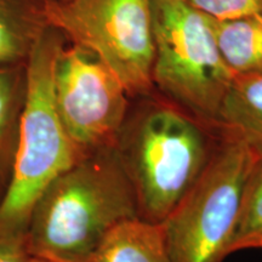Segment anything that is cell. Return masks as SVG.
Returning <instances> with one entry per match:
<instances>
[{"instance_id": "cell-16", "label": "cell", "mask_w": 262, "mask_h": 262, "mask_svg": "<svg viewBox=\"0 0 262 262\" xmlns=\"http://www.w3.org/2000/svg\"><path fill=\"white\" fill-rule=\"evenodd\" d=\"M25 262H54V261L48 260V258H44L40 256H35V255H28V257L26 258Z\"/></svg>"}, {"instance_id": "cell-7", "label": "cell", "mask_w": 262, "mask_h": 262, "mask_svg": "<svg viewBox=\"0 0 262 262\" xmlns=\"http://www.w3.org/2000/svg\"><path fill=\"white\" fill-rule=\"evenodd\" d=\"M54 96L79 157L114 145L129 113V94L96 54L66 42L55 64Z\"/></svg>"}, {"instance_id": "cell-11", "label": "cell", "mask_w": 262, "mask_h": 262, "mask_svg": "<svg viewBox=\"0 0 262 262\" xmlns=\"http://www.w3.org/2000/svg\"><path fill=\"white\" fill-rule=\"evenodd\" d=\"M90 262H169L162 224L136 217L113 228Z\"/></svg>"}, {"instance_id": "cell-13", "label": "cell", "mask_w": 262, "mask_h": 262, "mask_svg": "<svg viewBox=\"0 0 262 262\" xmlns=\"http://www.w3.org/2000/svg\"><path fill=\"white\" fill-rule=\"evenodd\" d=\"M248 249H262V158L245 183L228 254Z\"/></svg>"}, {"instance_id": "cell-6", "label": "cell", "mask_w": 262, "mask_h": 262, "mask_svg": "<svg viewBox=\"0 0 262 262\" xmlns=\"http://www.w3.org/2000/svg\"><path fill=\"white\" fill-rule=\"evenodd\" d=\"M45 17L67 41L96 54L129 96L155 88L152 0H47Z\"/></svg>"}, {"instance_id": "cell-4", "label": "cell", "mask_w": 262, "mask_h": 262, "mask_svg": "<svg viewBox=\"0 0 262 262\" xmlns=\"http://www.w3.org/2000/svg\"><path fill=\"white\" fill-rule=\"evenodd\" d=\"M153 84L170 101L215 125L234 74L222 58L212 17L182 0H152Z\"/></svg>"}, {"instance_id": "cell-14", "label": "cell", "mask_w": 262, "mask_h": 262, "mask_svg": "<svg viewBox=\"0 0 262 262\" xmlns=\"http://www.w3.org/2000/svg\"><path fill=\"white\" fill-rule=\"evenodd\" d=\"M215 19H231L262 12V0H182Z\"/></svg>"}, {"instance_id": "cell-15", "label": "cell", "mask_w": 262, "mask_h": 262, "mask_svg": "<svg viewBox=\"0 0 262 262\" xmlns=\"http://www.w3.org/2000/svg\"><path fill=\"white\" fill-rule=\"evenodd\" d=\"M28 255L27 232L0 225V262H25Z\"/></svg>"}, {"instance_id": "cell-10", "label": "cell", "mask_w": 262, "mask_h": 262, "mask_svg": "<svg viewBox=\"0 0 262 262\" xmlns=\"http://www.w3.org/2000/svg\"><path fill=\"white\" fill-rule=\"evenodd\" d=\"M47 0H0V67L26 66L48 26Z\"/></svg>"}, {"instance_id": "cell-1", "label": "cell", "mask_w": 262, "mask_h": 262, "mask_svg": "<svg viewBox=\"0 0 262 262\" xmlns=\"http://www.w3.org/2000/svg\"><path fill=\"white\" fill-rule=\"evenodd\" d=\"M139 217L136 196L114 145L80 157L42 189L27 226L29 255L90 262L107 234Z\"/></svg>"}, {"instance_id": "cell-3", "label": "cell", "mask_w": 262, "mask_h": 262, "mask_svg": "<svg viewBox=\"0 0 262 262\" xmlns=\"http://www.w3.org/2000/svg\"><path fill=\"white\" fill-rule=\"evenodd\" d=\"M67 39L52 26L42 29L27 62V95L11 187L0 206L3 227L27 232L29 215L49 182L80 158L58 118L55 64Z\"/></svg>"}, {"instance_id": "cell-8", "label": "cell", "mask_w": 262, "mask_h": 262, "mask_svg": "<svg viewBox=\"0 0 262 262\" xmlns=\"http://www.w3.org/2000/svg\"><path fill=\"white\" fill-rule=\"evenodd\" d=\"M215 126L243 141L262 158V72L234 75Z\"/></svg>"}, {"instance_id": "cell-2", "label": "cell", "mask_w": 262, "mask_h": 262, "mask_svg": "<svg viewBox=\"0 0 262 262\" xmlns=\"http://www.w3.org/2000/svg\"><path fill=\"white\" fill-rule=\"evenodd\" d=\"M221 131L169 102L127 113L114 148L135 192L139 217L162 224L204 171Z\"/></svg>"}, {"instance_id": "cell-9", "label": "cell", "mask_w": 262, "mask_h": 262, "mask_svg": "<svg viewBox=\"0 0 262 262\" xmlns=\"http://www.w3.org/2000/svg\"><path fill=\"white\" fill-rule=\"evenodd\" d=\"M27 95V64L0 67V206L14 179Z\"/></svg>"}, {"instance_id": "cell-5", "label": "cell", "mask_w": 262, "mask_h": 262, "mask_svg": "<svg viewBox=\"0 0 262 262\" xmlns=\"http://www.w3.org/2000/svg\"><path fill=\"white\" fill-rule=\"evenodd\" d=\"M258 159L247 143L221 131L204 171L162 222L169 262H222L228 256L245 183Z\"/></svg>"}, {"instance_id": "cell-12", "label": "cell", "mask_w": 262, "mask_h": 262, "mask_svg": "<svg viewBox=\"0 0 262 262\" xmlns=\"http://www.w3.org/2000/svg\"><path fill=\"white\" fill-rule=\"evenodd\" d=\"M219 50L234 75L262 72V12L231 19L212 18Z\"/></svg>"}]
</instances>
